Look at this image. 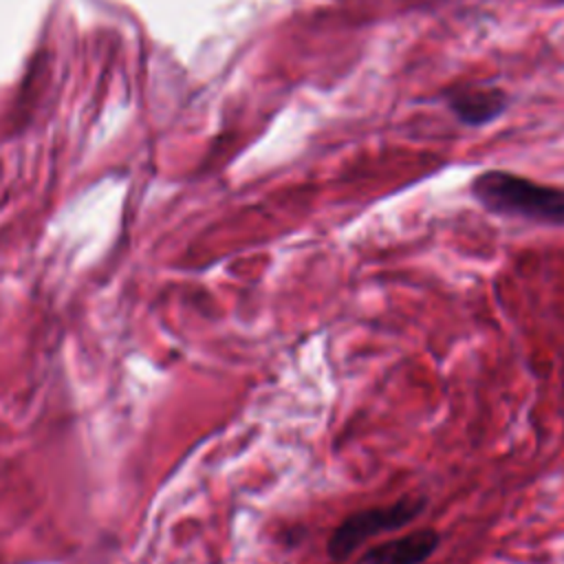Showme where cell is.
Segmentation results:
<instances>
[{"label": "cell", "mask_w": 564, "mask_h": 564, "mask_svg": "<svg viewBox=\"0 0 564 564\" xmlns=\"http://www.w3.org/2000/svg\"><path fill=\"white\" fill-rule=\"evenodd\" d=\"M469 192L478 205L491 214L564 227L562 187L544 185L505 170H487L471 181Z\"/></svg>", "instance_id": "6da1fadb"}, {"label": "cell", "mask_w": 564, "mask_h": 564, "mask_svg": "<svg viewBox=\"0 0 564 564\" xmlns=\"http://www.w3.org/2000/svg\"><path fill=\"white\" fill-rule=\"evenodd\" d=\"M427 502L430 500L423 494H405L390 505H375L344 516L328 535L326 555L337 564L350 560L352 553L370 538L401 531L412 524L425 513Z\"/></svg>", "instance_id": "7a4b0ae2"}, {"label": "cell", "mask_w": 564, "mask_h": 564, "mask_svg": "<svg viewBox=\"0 0 564 564\" xmlns=\"http://www.w3.org/2000/svg\"><path fill=\"white\" fill-rule=\"evenodd\" d=\"M441 531L421 527L366 549L352 564H425L441 546Z\"/></svg>", "instance_id": "3957f363"}, {"label": "cell", "mask_w": 564, "mask_h": 564, "mask_svg": "<svg viewBox=\"0 0 564 564\" xmlns=\"http://www.w3.org/2000/svg\"><path fill=\"white\" fill-rule=\"evenodd\" d=\"M447 104L460 121L478 126L496 119L505 110L507 97L500 88L467 86V88L452 90Z\"/></svg>", "instance_id": "277c9868"}]
</instances>
